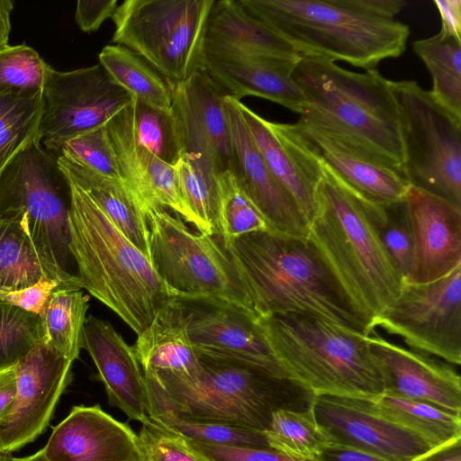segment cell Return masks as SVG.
<instances>
[{"label":"cell","mask_w":461,"mask_h":461,"mask_svg":"<svg viewBox=\"0 0 461 461\" xmlns=\"http://www.w3.org/2000/svg\"><path fill=\"white\" fill-rule=\"evenodd\" d=\"M239 102L224 97L231 146L230 171L271 229L308 238L309 223L290 194L269 170L241 115Z\"/></svg>","instance_id":"obj_20"},{"label":"cell","mask_w":461,"mask_h":461,"mask_svg":"<svg viewBox=\"0 0 461 461\" xmlns=\"http://www.w3.org/2000/svg\"><path fill=\"white\" fill-rule=\"evenodd\" d=\"M197 353L201 371L192 384L143 371L149 408L264 432L275 411L312 407L316 395L294 379L239 358Z\"/></svg>","instance_id":"obj_4"},{"label":"cell","mask_w":461,"mask_h":461,"mask_svg":"<svg viewBox=\"0 0 461 461\" xmlns=\"http://www.w3.org/2000/svg\"><path fill=\"white\" fill-rule=\"evenodd\" d=\"M122 181L146 212L168 208L196 228V221L183 203L173 166L140 145L121 110L104 126Z\"/></svg>","instance_id":"obj_25"},{"label":"cell","mask_w":461,"mask_h":461,"mask_svg":"<svg viewBox=\"0 0 461 461\" xmlns=\"http://www.w3.org/2000/svg\"><path fill=\"white\" fill-rule=\"evenodd\" d=\"M17 461H48L43 453H42V450H39L38 452L31 455V456H24V457H17Z\"/></svg>","instance_id":"obj_54"},{"label":"cell","mask_w":461,"mask_h":461,"mask_svg":"<svg viewBox=\"0 0 461 461\" xmlns=\"http://www.w3.org/2000/svg\"><path fill=\"white\" fill-rule=\"evenodd\" d=\"M104 126L68 140L58 156H67L106 177L122 181Z\"/></svg>","instance_id":"obj_44"},{"label":"cell","mask_w":461,"mask_h":461,"mask_svg":"<svg viewBox=\"0 0 461 461\" xmlns=\"http://www.w3.org/2000/svg\"><path fill=\"white\" fill-rule=\"evenodd\" d=\"M318 158L366 200L403 199L411 185L402 168L339 129L300 116L294 123Z\"/></svg>","instance_id":"obj_15"},{"label":"cell","mask_w":461,"mask_h":461,"mask_svg":"<svg viewBox=\"0 0 461 461\" xmlns=\"http://www.w3.org/2000/svg\"><path fill=\"white\" fill-rule=\"evenodd\" d=\"M99 64L132 98L156 109L171 112L172 89L164 77L143 58L117 44L104 46Z\"/></svg>","instance_id":"obj_31"},{"label":"cell","mask_w":461,"mask_h":461,"mask_svg":"<svg viewBox=\"0 0 461 461\" xmlns=\"http://www.w3.org/2000/svg\"><path fill=\"white\" fill-rule=\"evenodd\" d=\"M214 0H125L112 15V41L143 58L171 89L202 68Z\"/></svg>","instance_id":"obj_9"},{"label":"cell","mask_w":461,"mask_h":461,"mask_svg":"<svg viewBox=\"0 0 461 461\" xmlns=\"http://www.w3.org/2000/svg\"><path fill=\"white\" fill-rule=\"evenodd\" d=\"M263 433L270 448L297 461L316 459L330 444L315 420L312 407L275 411Z\"/></svg>","instance_id":"obj_34"},{"label":"cell","mask_w":461,"mask_h":461,"mask_svg":"<svg viewBox=\"0 0 461 461\" xmlns=\"http://www.w3.org/2000/svg\"><path fill=\"white\" fill-rule=\"evenodd\" d=\"M15 364L0 368V422L9 413L16 393Z\"/></svg>","instance_id":"obj_50"},{"label":"cell","mask_w":461,"mask_h":461,"mask_svg":"<svg viewBox=\"0 0 461 461\" xmlns=\"http://www.w3.org/2000/svg\"><path fill=\"white\" fill-rule=\"evenodd\" d=\"M72 365L44 339L17 361L14 402L0 422L1 453L11 454L43 432L72 379Z\"/></svg>","instance_id":"obj_14"},{"label":"cell","mask_w":461,"mask_h":461,"mask_svg":"<svg viewBox=\"0 0 461 461\" xmlns=\"http://www.w3.org/2000/svg\"><path fill=\"white\" fill-rule=\"evenodd\" d=\"M60 288L66 289L58 280L43 276L28 287L0 292V302L41 316L52 294Z\"/></svg>","instance_id":"obj_47"},{"label":"cell","mask_w":461,"mask_h":461,"mask_svg":"<svg viewBox=\"0 0 461 461\" xmlns=\"http://www.w3.org/2000/svg\"><path fill=\"white\" fill-rule=\"evenodd\" d=\"M0 461H17V457H14L10 453H0Z\"/></svg>","instance_id":"obj_55"},{"label":"cell","mask_w":461,"mask_h":461,"mask_svg":"<svg viewBox=\"0 0 461 461\" xmlns=\"http://www.w3.org/2000/svg\"><path fill=\"white\" fill-rule=\"evenodd\" d=\"M312 411L330 444L388 461H413L434 449L420 436L375 412L368 400L316 395Z\"/></svg>","instance_id":"obj_17"},{"label":"cell","mask_w":461,"mask_h":461,"mask_svg":"<svg viewBox=\"0 0 461 461\" xmlns=\"http://www.w3.org/2000/svg\"><path fill=\"white\" fill-rule=\"evenodd\" d=\"M317 461H388L354 448L327 445L317 456Z\"/></svg>","instance_id":"obj_51"},{"label":"cell","mask_w":461,"mask_h":461,"mask_svg":"<svg viewBox=\"0 0 461 461\" xmlns=\"http://www.w3.org/2000/svg\"><path fill=\"white\" fill-rule=\"evenodd\" d=\"M203 49L300 57L289 42L249 15L237 0H214L206 22Z\"/></svg>","instance_id":"obj_29"},{"label":"cell","mask_w":461,"mask_h":461,"mask_svg":"<svg viewBox=\"0 0 461 461\" xmlns=\"http://www.w3.org/2000/svg\"><path fill=\"white\" fill-rule=\"evenodd\" d=\"M131 100L99 63L69 71L50 67L42 91L38 140L58 156L65 141L104 126Z\"/></svg>","instance_id":"obj_13"},{"label":"cell","mask_w":461,"mask_h":461,"mask_svg":"<svg viewBox=\"0 0 461 461\" xmlns=\"http://www.w3.org/2000/svg\"><path fill=\"white\" fill-rule=\"evenodd\" d=\"M434 4L440 14V32L461 41V1L435 0Z\"/></svg>","instance_id":"obj_49"},{"label":"cell","mask_w":461,"mask_h":461,"mask_svg":"<svg viewBox=\"0 0 461 461\" xmlns=\"http://www.w3.org/2000/svg\"><path fill=\"white\" fill-rule=\"evenodd\" d=\"M176 297L185 310L188 336L196 351L239 358L288 377L255 314L216 298Z\"/></svg>","instance_id":"obj_18"},{"label":"cell","mask_w":461,"mask_h":461,"mask_svg":"<svg viewBox=\"0 0 461 461\" xmlns=\"http://www.w3.org/2000/svg\"><path fill=\"white\" fill-rule=\"evenodd\" d=\"M293 79L306 104L300 116L339 129L404 170L397 104L390 80L376 68L356 73L301 56Z\"/></svg>","instance_id":"obj_7"},{"label":"cell","mask_w":461,"mask_h":461,"mask_svg":"<svg viewBox=\"0 0 461 461\" xmlns=\"http://www.w3.org/2000/svg\"><path fill=\"white\" fill-rule=\"evenodd\" d=\"M42 95H0V173L23 148L38 139Z\"/></svg>","instance_id":"obj_38"},{"label":"cell","mask_w":461,"mask_h":461,"mask_svg":"<svg viewBox=\"0 0 461 461\" xmlns=\"http://www.w3.org/2000/svg\"><path fill=\"white\" fill-rule=\"evenodd\" d=\"M282 369L315 395L374 400L382 375L366 336L297 312L257 317Z\"/></svg>","instance_id":"obj_6"},{"label":"cell","mask_w":461,"mask_h":461,"mask_svg":"<svg viewBox=\"0 0 461 461\" xmlns=\"http://www.w3.org/2000/svg\"><path fill=\"white\" fill-rule=\"evenodd\" d=\"M146 216L152 264L176 296L216 298L256 315L241 276L218 236L193 230L166 209H149Z\"/></svg>","instance_id":"obj_10"},{"label":"cell","mask_w":461,"mask_h":461,"mask_svg":"<svg viewBox=\"0 0 461 461\" xmlns=\"http://www.w3.org/2000/svg\"><path fill=\"white\" fill-rule=\"evenodd\" d=\"M366 339L382 375L384 394L461 414V378L450 364L393 343L375 330Z\"/></svg>","instance_id":"obj_21"},{"label":"cell","mask_w":461,"mask_h":461,"mask_svg":"<svg viewBox=\"0 0 461 461\" xmlns=\"http://www.w3.org/2000/svg\"><path fill=\"white\" fill-rule=\"evenodd\" d=\"M403 202L412 235V258L404 283L427 284L461 266V209L410 185Z\"/></svg>","instance_id":"obj_19"},{"label":"cell","mask_w":461,"mask_h":461,"mask_svg":"<svg viewBox=\"0 0 461 461\" xmlns=\"http://www.w3.org/2000/svg\"><path fill=\"white\" fill-rule=\"evenodd\" d=\"M413 461H461V439L436 447Z\"/></svg>","instance_id":"obj_52"},{"label":"cell","mask_w":461,"mask_h":461,"mask_svg":"<svg viewBox=\"0 0 461 461\" xmlns=\"http://www.w3.org/2000/svg\"><path fill=\"white\" fill-rule=\"evenodd\" d=\"M149 416L189 439L229 447L270 448L264 433L251 429L220 421L183 418L155 407L149 408Z\"/></svg>","instance_id":"obj_39"},{"label":"cell","mask_w":461,"mask_h":461,"mask_svg":"<svg viewBox=\"0 0 461 461\" xmlns=\"http://www.w3.org/2000/svg\"><path fill=\"white\" fill-rule=\"evenodd\" d=\"M432 78V97L461 119V41L441 33L413 41Z\"/></svg>","instance_id":"obj_32"},{"label":"cell","mask_w":461,"mask_h":461,"mask_svg":"<svg viewBox=\"0 0 461 461\" xmlns=\"http://www.w3.org/2000/svg\"><path fill=\"white\" fill-rule=\"evenodd\" d=\"M221 242L241 276L257 317L305 313L364 335L373 330L309 238L259 230Z\"/></svg>","instance_id":"obj_2"},{"label":"cell","mask_w":461,"mask_h":461,"mask_svg":"<svg viewBox=\"0 0 461 461\" xmlns=\"http://www.w3.org/2000/svg\"><path fill=\"white\" fill-rule=\"evenodd\" d=\"M1 453V452H0Z\"/></svg>","instance_id":"obj_56"},{"label":"cell","mask_w":461,"mask_h":461,"mask_svg":"<svg viewBox=\"0 0 461 461\" xmlns=\"http://www.w3.org/2000/svg\"><path fill=\"white\" fill-rule=\"evenodd\" d=\"M301 57V56H300ZM297 58L203 50L202 68L237 101L249 95L276 103L302 115L304 96L293 79Z\"/></svg>","instance_id":"obj_22"},{"label":"cell","mask_w":461,"mask_h":461,"mask_svg":"<svg viewBox=\"0 0 461 461\" xmlns=\"http://www.w3.org/2000/svg\"><path fill=\"white\" fill-rule=\"evenodd\" d=\"M216 191L217 236L222 242L255 231L273 230L240 188L231 171L222 172L216 176Z\"/></svg>","instance_id":"obj_37"},{"label":"cell","mask_w":461,"mask_h":461,"mask_svg":"<svg viewBox=\"0 0 461 461\" xmlns=\"http://www.w3.org/2000/svg\"><path fill=\"white\" fill-rule=\"evenodd\" d=\"M402 339L415 349L450 364H461V266L427 284L403 283L394 302L372 328Z\"/></svg>","instance_id":"obj_12"},{"label":"cell","mask_w":461,"mask_h":461,"mask_svg":"<svg viewBox=\"0 0 461 461\" xmlns=\"http://www.w3.org/2000/svg\"><path fill=\"white\" fill-rule=\"evenodd\" d=\"M186 439L194 449L209 461H297L272 448L229 447Z\"/></svg>","instance_id":"obj_46"},{"label":"cell","mask_w":461,"mask_h":461,"mask_svg":"<svg viewBox=\"0 0 461 461\" xmlns=\"http://www.w3.org/2000/svg\"><path fill=\"white\" fill-rule=\"evenodd\" d=\"M371 203L322 163L308 238L374 330L372 321L394 302L404 281L372 221Z\"/></svg>","instance_id":"obj_3"},{"label":"cell","mask_w":461,"mask_h":461,"mask_svg":"<svg viewBox=\"0 0 461 461\" xmlns=\"http://www.w3.org/2000/svg\"><path fill=\"white\" fill-rule=\"evenodd\" d=\"M118 6L117 0H79L77 2L75 21L81 31L93 32L112 18Z\"/></svg>","instance_id":"obj_48"},{"label":"cell","mask_w":461,"mask_h":461,"mask_svg":"<svg viewBox=\"0 0 461 461\" xmlns=\"http://www.w3.org/2000/svg\"><path fill=\"white\" fill-rule=\"evenodd\" d=\"M43 339L41 316L0 302V368L17 363Z\"/></svg>","instance_id":"obj_42"},{"label":"cell","mask_w":461,"mask_h":461,"mask_svg":"<svg viewBox=\"0 0 461 461\" xmlns=\"http://www.w3.org/2000/svg\"><path fill=\"white\" fill-rule=\"evenodd\" d=\"M57 158L38 139L13 158L0 173V218L26 233L51 278L77 291L82 284L69 269L70 189Z\"/></svg>","instance_id":"obj_8"},{"label":"cell","mask_w":461,"mask_h":461,"mask_svg":"<svg viewBox=\"0 0 461 461\" xmlns=\"http://www.w3.org/2000/svg\"><path fill=\"white\" fill-rule=\"evenodd\" d=\"M296 50L366 70L400 57L410 35L404 0H237Z\"/></svg>","instance_id":"obj_1"},{"label":"cell","mask_w":461,"mask_h":461,"mask_svg":"<svg viewBox=\"0 0 461 461\" xmlns=\"http://www.w3.org/2000/svg\"><path fill=\"white\" fill-rule=\"evenodd\" d=\"M68 184L69 250L82 287L139 335L176 294L158 276L152 261L113 224L92 197L78 185Z\"/></svg>","instance_id":"obj_5"},{"label":"cell","mask_w":461,"mask_h":461,"mask_svg":"<svg viewBox=\"0 0 461 461\" xmlns=\"http://www.w3.org/2000/svg\"><path fill=\"white\" fill-rule=\"evenodd\" d=\"M57 163L66 178L85 190L113 224L151 260L148 219L127 186L67 156L59 155Z\"/></svg>","instance_id":"obj_28"},{"label":"cell","mask_w":461,"mask_h":461,"mask_svg":"<svg viewBox=\"0 0 461 461\" xmlns=\"http://www.w3.org/2000/svg\"><path fill=\"white\" fill-rule=\"evenodd\" d=\"M43 276L51 278L29 237L0 218V292L28 287Z\"/></svg>","instance_id":"obj_36"},{"label":"cell","mask_w":461,"mask_h":461,"mask_svg":"<svg viewBox=\"0 0 461 461\" xmlns=\"http://www.w3.org/2000/svg\"><path fill=\"white\" fill-rule=\"evenodd\" d=\"M368 402L379 415L420 436L434 448L461 439V414L426 402L388 394Z\"/></svg>","instance_id":"obj_30"},{"label":"cell","mask_w":461,"mask_h":461,"mask_svg":"<svg viewBox=\"0 0 461 461\" xmlns=\"http://www.w3.org/2000/svg\"><path fill=\"white\" fill-rule=\"evenodd\" d=\"M50 65L26 44L0 49V95H42Z\"/></svg>","instance_id":"obj_40"},{"label":"cell","mask_w":461,"mask_h":461,"mask_svg":"<svg viewBox=\"0 0 461 461\" xmlns=\"http://www.w3.org/2000/svg\"><path fill=\"white\" fill-rule=\"evenodd\" d=\"M224 92L200 68L172 89L171 111L189 157L212 180L231 167Z\"/></svg>","instance_id":"obj_16"},{"label":"cell","mask_w":461,"mask_h":461,"mask_svg":"<svg viewBox=\"0 0 461 461\" xmlns=\"http://www.w3.org/2000/svg\"><path fill=\"white\" fill-rule=\"evenodd\" d=\"M13 9V1L0 0V49L8 45L11 32V13Z\"/></svg>","instance_id":"obj_53"},{"label":"cell","mask_w":461,"mask_h":461,"mask_svg":"<svg viewBox=\"0 0 461 461\" xmlns=\"http://www.w3.org/2000/svg\"><path fill=\"white\" fill-rule=\"evenodd\" d=\"M83 348L93 359L109 403L130 420H149L144 375L133 347L107 321L89 315L83 331Z\"/></svg>","instance_id":"obj_26"},{"label":"cell","mask_w":461,"mask_h":461,"mask_svg":"<svg viewBox=\"0 0 461 461\" xmlns=\"http://www.w3.org/2000/svg\"><path fill=\"white\" fill-rule=\"evenodd\" d=\"M179 195L196 221L197 231L217 236L216 179H210L183 154L173 166Z\"/></svg>","instance_id":"obj_41"},{"label":"cell","mask_w":461,"mask_h":461,"mask_svg":"<svg viewBox=\"0 0 461 461\" xmlns=\"http://www.w3.org/2000/svg\"><path fill=\"white\" fill-rule=\"evenodd\" d=\"M239 108L269 170L294 199L308 223L315 211V193L322 163L294 123L269 122L240 101Z\"/></svg>","instance_id":"obj_24"},{"label":"cell","mask_w":461,"mask_h":461,"mask_svg":"<svg viewBox=\"0 0 461 461\" xmlns=\"http://www.w3.org/2000/svg\"><path fill=\"white\" fill-rule=\"evenodd\" d=\"M139 432L145 461H209L194 449L187 439L150 419Z\"/></svg>","instance_id":"obj_45"},{"label":"cell","mask_w":461,"mask_h":461,"mask_svg":"<svg viewBox=\"0 0 461 461\" xmlns=\"http://www.w3.org/2000/svg\"><path fill=\"white\" fill-rule=\"evenodd\" d=\"M41 450L48 461H145L139 435L99 405L73 407Z\"/></svg>","instance_id":"obj_23"},{"label":"cell","mask_w":461,"mask_h":461,"mask_svg":"<svg viewBox=\"0 0 461 461\" xmlns=\"http://www.w3.org/2000/svg\"><path fill=\"white\" fill-rule=\"evenodd\" d=\"M370 214L384 247L404 281L411 263L412 235L403 199L384 205L372 203Z\"/></svg>","instance_id":"obj_43"},{"label":"cell","mask_w":461,"mask_h":461,"mask_svg":"<svg viewBox=\"0 0 461 461\" xmlns=\"http://www.w3.org/2000/svg\"><path fill=\"white\" fill-rule=\"evenodd\" d=\"M411 185L461 209V119L413 80H390Z\"/></svg>","instance_id":"obj_11"},{"label":"cell","mask_w":461,"mask_h":461,"mask_svg":"<svg viewBox=\"0 0 461 461\" xmlns=\"http://www.w3.org/2000/svg\"><path fill=\"white\" fill-rule=\"evenodd\" d=\"M122 113L140 145L171 166L177 162L183 147L172 111L156 109L132 98Z\"/></svg>","instance_id":"obj_35"},{"label":"cell","mask_w":461,"mask_h":461,"mask_svg":"<svg viewBox=\"0 0 461 461\" xmlns=\"http://www.w3.org/2000/svg\"><path fill=\"white\" fill-rule=\"evenodd\" d=\"M133 348L142 371L167 374L185 384L194 383L200 375L198 353L190 341L185 310L176 296L159 308L138 335Z\"/></svg>","instance_id":"obj_27"},{"label":"cell","mask_w":461,"mask_h":461,"mask_svg":"<svg viewBox=\"0 0 461 461\" xmlns=\"http://www.w3.org/2000/svg\"><path fill=\"white\" fill-rule=\"evenodd\" d=\"M88 297L80 290L60 288L52 294L41 315L44 341L72 362L84 345Z\"/></svg>","instance_id":"obj_33"}]
</instances>
